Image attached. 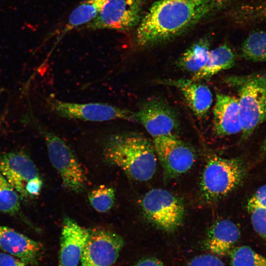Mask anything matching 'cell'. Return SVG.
<instances>
[{
  "mask_svg": "<svg viewBox=\"0 0 266 266\" xmlns=\"http://www.w3.org/2000/svg\"><path fill=\"white\" fill-rule=\"evenodd\" d=\"M234 0H158L138 25L135 41L138 47L164 43L185 33L225 9Z\"/></svg>",
  "mask_w": 266,
  "mask_h": 266,
  "instance_id": "cell-1",
  "label": "cell"
},
{
  "mask_svg": "<svg viewBox=\"0 0 266 266\" xmlns=\"http://www.w3.org/2000/svg\"><path fill=\"white\" fill-rule=\"evenodd\" d=\"M103 156L133 179L143 182L152 178L157 167L154 145L144 136L133 132L112 134L105 140Z\"/></svg>",
  "mask_w": 266,
  "mask_h": 266,
  "instance_id": "cell-2",
  "label": "cell"
},
{
  "mask_svg": "<svg viewBox=\"0 0 266 266\" xmlns=\"http://www.w3.org/2000/svg\"><path fill=\"white\" fill-rule=\"evenodd\" d=\"M21 122L33 127L43 136L50 161L58 171L63 187L71 192H82L87 178L81 165L70 148L59 136L48 130L35 117L29 107L22 116Z\"/></svg>",
  "mask_w": 266,
  "mask_h": 266,
  "instance_id": "cell-3",
  "label": "cell"
},
{
  "mask_svg": "<svg viewBox=\"0 0 266 266\" xmlns=\"http://www.w3.org/2000/svg\"><path fill=\"white\" fill-rule=\"evenodd\" d=\"M229 80L237 90L242 136L245 139L266 122V72L232 77Z\"/></svg>",
  "mask_w": 266,
  "mask_h": 266,
  "instance_id": "cell-4",
  "label": "cell"
},
{
  "mask_svg": "<svg viewBox=\"0 0 266 266\" xmlns=\"http://www.w3.org/2000/svg\"><path fill=\"white\" fill-rule=\"evenodd\" d=\"M243 175L244 168L240 160L212 157L201 175L200 185L202 198L207 202L221 199L236 187Z\"/></svg>",
  "mask_w": 266,
  "mask_h": 266,
  "instance_id": "cell-5",
  "label": "cell"
},
{
  "mask_svg": "<svg viewBox=\"0 0 266 266\" xmlns=\"http://www.w3.org/2000/svg\"><path fill=\"white\" fill-rule=\"evenodd\" d=\"M140 206L146 219L162 231L173 232L183 221V201L166 190L155 188L149 191L143 197Z\"/></svg>",
  "mask_w": 266,
  "mask_h": 266,
  "instance_id": "cell-6",
  "label": "cell"
},
{
  "mask_svg": "<svg viewBox=\"0 0 266 266\" xmlns=\"http://www.w3.org/2000/svg\"><path fill=\"white\" fill-rule=\"evenodd\" d=\"M49 109L62 118L90 122L121 119L135 122L134 112L103 103H78L52 97L45 99Z\"/></svg>",
  "mask_w": 266,
  "mask_h": 266,
  "instance_id": "cell-7",
  "label": "cell"
},
{
  "mask_svg": "<svg viewBox=\"0 0 266 266\" xmlns=\"http://www.w3.org/2000/svg\"><path fill=\"white\" fill-rule=\"evenodd\" d=\"M145 3L146 0H108L87 27L129 31L139 24Z\"/></svg>",
  "mask_w": 266,
  "mask_h": 266,
  "instance_id": "cell-8",
  "label": "cell"
},
{
  "mask_svg": "<svg viewBox=\"0 0 266 266\" xmlns=\"http://www.w3.org/2000/svg\"><path fill=\"white\" fill-rule=\"evenodd\" d=\"M124 245L119 234L102 229L89 230L80 259L81 266H112Z\"/></svg>",
  "mask_w": 266,
  "mask_h": 266,
  "instance_id": "cell-9",
  "label": "cell"
},
{
  "mask_svg": "<svg viewBox=\"0 0 266 266\" xmlns=\"http://www.w3.org/2000/svg\"><path fill=\"white\" fill-rule=\"evenodd\" d=\"M135 122L141 123L154 138L175 136L180 122L172 107L161 99H151L142 103L134 112Z\"/></svg>",
  "mask_w": 266,
  "mask_h": 266,
  "instance_id": "cell-10",
  "label": "cell"
},
{
  "mask_svg": "<svg viewBox=\"0 0 266 266\" xmlns=\"http://www.w3.org/2000/svg\"><path fill=\"white\" fill-rule=\"evenodd\" d=\"M154 147L158 159L168 178H173L188 171L195 155L193 150L174 135L154 138Z\"/></svg>",
  "mask_w": 266,
  "mask_h": 266,
  "instance_id": "cell-11",
  "label": "cell"
},
{
  "mask_svg": "<svg viewBox=\"0 0 266 266\" xmlns=\"http://www.w3.org/2000/svg\"><path fill=\"white\" fill-rule=\"evenodd\" d=\"M0 172L22 200H28L29 188L41 178L33 162L27 154L20 151L0 155Z\"/></svg>",
  "mask_w": 266,
  "mask_h": 266,
  "instance_id": "cell-12",
  "label": "cell"
},
{
  "mask_svg": "<svg viewBox=\"0 0 266 266\" xmlns=\"http://www.w3.org/2000/svg\"><path fill=\"white\" fill-rule=\"evenodd\" d=\"M89 234V230L66 217L60 238L59 266H78Z\"/></svg>",
  "mask_w": 266,
  "mask_h": 266,
  "instance_id": "cell-13",
  "label": "cell"
},
{
  "mask_svg": "<svg viewBox=\"0 0 266 266\" xmlns=\"http://www.w3.org/2000/svg\"><path fill=\"white\" fill-rule=\"evenodd\" d=\"M213 129L219 136H228L241 132L237 98L218 93L213 108Z\"/></svg>",
  "mask_w": 266,
  "mask_h": 266,
  "instance_id": "cell-14",
  "label": "cell"
},
{
  "mask_svg": "<svg viewBox=\"0 0 266 266\" xmlns=\"http://www.w3.org/2000/svg\"><path fill=\"white\" fill-rule=\"evenodd\" d=\"M42 249L40 242L7 227L0 226V249L25 262L34 264Z\"/></svg>",
  "mask_w": 266,
  "mask_h": 266,
  "instance_id": "cell-15",
  "label": "cell"
},
{
  "mask_svg": "<svg viewBox=\"0 0 266 266\" xmlns=\"http://www.w3.org/2000/svg\"><path fill=\"white\" fill-rule=\"evenodd\" d=\"M240 236V230L234 223L228 219L220 220L209 228L204 245L214 254L225 255L231 251Z\"/></svg>",
  "mask_w": 266,
  "mask_h": 266,
  "instance_id": "cell-16",
  "label": "cell"
},
{
  "mask_svg": "<svg viewBox=\"0 0 266 266\" xmlns=\"http://www.w3.org/2000/svg\"><path fill=\"white\" fill-rule=\"evenodd\" d=\"M182 92L189 107L198 117L204 116L212 103V94L206 85L188 79L174 82Z\"/></svg>",
  "mask_w": 266,
  "mask_h": 266,
  "instance_id": "cell-17",
  "label": "cell"
},
{
  "mask_svg": "<svg viewBox=\"0 0 266 266\" xmlns=\"http://www.w3.org/2000/svg\"><path fill=\"white\" fill-rule=\"evenodd\" d=\"M235 62V54L227 44H223L211 49L207 60L204 66L194 74L191 82H198L216 74L220 71L232 67Z\"/></svg>",
  "mask_w": 266,
  "mask_h": 266,
  "instance_id": "cell-18",
  "label": "cell"
},
{
  "mask_svg": "<svg viewBox=\"0 0 266 266\" xmlns=\"http://www.w3.org/2000/svg\"><path fill=\"white\" fill-rule=\"evenodd\" d=\"M210 40L204 37L193 43L180 56L177 66L182 70L195 73L206 63L210 53Z\"/></svg>",
  "mask_w": 266,
  "mask_h": 266,
  "instance_id": "cell-19",
  "label": "cell"
},
{
  "mask_svg": "<svg viewBox=\"0 0 266 266\" xmlns=\"http://www.w3.org/2000/svg\"><path fill=\"white\" fill-rule=\"evenodd\" d=\"M241 55L252 62H266V31L251 32L242 42Z\"/></svg>",
  "mask_w": 266,
  "mask_h": 266,
  "instance_id": "cell-20",
  "label": "cell"
},
{
  "mask_svg": "<svg viewBox=\"0 0 266 266\" xmlns=\"http://www.w3.org/2000/svg\"><path fill=\"white\" fill-rule=\"evenodd\" d=\"M108 0H84L70 14L66 31L92 21Z\"/></svg>",
  "mask_w": 266,
  "mask_h": 266,
  "instance_id": "cell-21",
  "label": "cell"
},
{
  "mask_svg": "<svg viewBox=\"0 0 266 266\" xmlns=\"http://www.w3.org/2000/svg\"><path fill=\"white\" fill-rule=\"evenodd\" d=\"M21 200L18 193L0 172V213L23 218Z\"/></svg>",
  "mask_w": 266,
  "mask_h": 266,
  "instance_id": "cell-22",
  "label": "cell"
},
{
  "mask_svg": "<svg viewBox=\"0 0 266 266\" xmlns=\"http://www.w3.org/2000/svg\"><path fill=\"white\" fill-rule=\"evenodd\" d=\"M232 266H266V258L248 246H241L230 252Z\"/></svg>",
  "mask_w": 266,
  "mask_h": 266,
  "instance_id": "cell-23",
  "label": "cell"
},
{
  "mask_svg": "<svg viewBox=\"0 0 266 266\" xmlns=\"http://www.w3.org/2000/svg\"><path fill=\"white\" fill-rule=\"evenodd\" d=\"M115 198L114 189L104 185L93 190L88 196L89 202L92 207L100 213L106 212L113 207Z\"/></svg>",
  "mask_w": 266,
  "mask_h": 266,
  "instance_id": "cell-24",
  "label": "cell"
},
{
  "mask_svg": "<svg viewBox=\"0 0 266 266\" xmlns=\"http://www.w3.org/2000/svg\"><path fill=\"white\" fill-rule=\"evenodd\" d=\"M255 232L266 240V208L255 206L248 209Z\"/></svg>",
  "mask_w": 266,
  "mask_h": 266,
  "instance_id": "cell-25",
  "label": "cell"
},
{
  "mask_svg": "<svg viewBox=\"0 0 266 266\" xmlns=\"http://www.w3.org/2000/svg\"><path fill=\"white\" fill-rule=\"evenodd\" d=\"M188 266H225L218 257L211 254H202L193 258Z\"/></svg>",
  "mask_w": 266,
  "mask_h": 266,
  "instance_id": "cell-26",
  "label": "cell"
},
{
  "mask_svg": "<svg viewBox=\"0 0 266 266\" xmlns=\"http://www.w3.org/2000/svg\"><path fill=\"white\" fill-rule=\"evenodd\" d=\"M255 206L266 208V184L258 188L248 200L247 210Z\"/></svg>",
  "mask_w": 266,
  "mask_h": 266,
  "instance_id": "cell-27",
  "label": "cell"
},
{
  "mask_svg": "<svg viewBox=\"0 0 266 266\" xmlns=\"http://www.w3.org/2000/svg\"><path fill=\"white\" fill-rule=\"evenodd\" d=\"M21 259L5 252H0V266H26Z\"/></svg>",
  "mask_w": 266,
  "mask_h": 266,
  "instance_id": "cell-28",
  "label": "cell"
},
{
  "mask_svg": "<svg viewBox=\"0 0 266 266\" xmlns=\"http://www.w3.org/2000/svg\"><path fill=\"white\" fill-rule=\"evenodd\" d=\"M134 266H165L161 261L154 258H146L138 261Z\"/></svg>",
  "mask_w": 266,
  "mask_h": 266,
  "instance_id": "cell-29",
  "label": "cell"
},
{
  "mask_svg": "<svg viewBox=\"0 0 266 266\" xmlns=\"http://www.w3.org/2000/svg\"><path fill=\"white\" fill-rule=\"evenodd\" d=\"M261 150L262 152L266 155V137L265 139H264L263 144L261 146Z\"/></svg>",
  "mask_w": 266,
  "mask_h": 266,
  "instance_id": "cell-30",
  "label": "cell"
}]
</instances>
